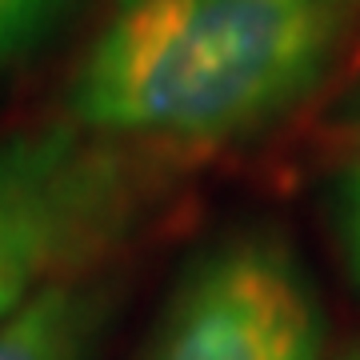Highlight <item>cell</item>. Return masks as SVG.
<instances>
[{
  "label": "cell",
  "instance_id": "cell-1",
  "mask_svg": "<svg viewBox=\"0 0 360 360\" xmlns=\"http://www.w3.org/2000/svg\"><path fill=\"white\" fill-rule=\"evenodd\" d=\"M360 0H108L68 84L80 132L160 144L248 136L300 104Z\"/></svg>",
  "mask_w": 360,
  "mask_h": 360
},
{
  "label": "cell",
  "instance_id": "cell-4",
  "mask_svg": "<svg viewBox=\"0 0 360 360\" xmlns=\"http://www.w3.org/2000/svg\"><path fill=\"white\" fill-rule=\"evenodd\" d=\"M96 304L72 284H49L0 324V360H84Z\"/></svg>",
  "mask_w": 360,
  "mask_h": 360
},
{
  "label": "cell",
  "instance_id": "cell-7",
  "mask_svg": "<svg viewBox=\"0 0 360 360\" xmlns=\"http://www.w3.org/2000/svg\"><path fill=\"white\" fill-rule=\"evenodd\" d=\"M356 360H360V356H356Z\"/></svg>",
  "mask_w": 360,
  "mask_h": 360
},
{
  "label": "cell",
  "instance_id": "cell-3",
  "mask_svg": "<svg viewBox=\"0 0 360 360\" xmlns=\"http://www.w3.org/2000/svg\"><path fill=\"white\" fill-rule=\"evenodd\" d=\"M144 360H324L321 304L276 236H232L184 272Z\"/></svg>",
  "mask_w": 360,
  "mask_h": 360
},
{
  "label": "cell",
  "instance_id": "cell-5",
  "mask_svg": "<svg viewBox=\"0 0 360 360\" xmlns=\"http://www.w3.org/2000/svg\"><path fill=\"white\" fill-rule=\"evenodd\" d=\"M72 8L77 0H0V77L28 60Z\"/></svg>",
  "mask_w": 360,
  "mask_h": 360
},
{
  "label": "cell",
  "instance_id": "cell-6",
  "mask_svg": "<svg viewBox=\"0 0 360 360\" xmlns=\"http://www.w3.org/2000/svg\"><path fill=\"white\" fill-rule=\"evenodd\" d=\"M340 236H345L348 264L360 281V132L348 153L345 172H340Z\"/></svg>",
  "mask_w": 360,
  "mask_h": 360
},
{
  "label": "cell",
  "instance_id": "cell-2",
  "mask_svg": "<svg viewBox=\"0 0 360 360\" xmlns=\"http://www.w3.org/2000/svg\"><path fill=\"white\" fill-rule=\"evenodd\" d=\"M129 176L80 129L0 141V324L124 220Z\"/></svg>",
  "mask_w": 360,
  "mask_h": 360
}]
</instances>
